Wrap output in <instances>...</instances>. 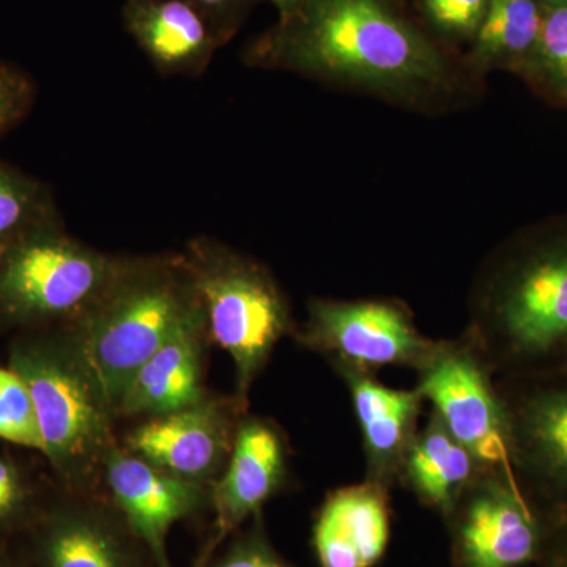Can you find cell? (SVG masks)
<instances>
[{"instance_id": "6da1fadb", "label": "cell", "mask_w": 567, "mask_h": 567, "mask_svg": "<svg viewBox=\"0 0 567 567\" xmlns=\"http://www.w3.org/2000/svg\"><path fill=\"white\" fill-rule=\"evenodd\" d=\"M254 62L416 111L451 106L466 87L383 0H306L254 51Z\"/></svg>"}, {"instance_id": "7a4b0ae2", "label": "cell", "mask_w": 567, "mask_h": 567, "mask_svg": "<svg viewBox=\"0 0 567 567\" xmlns=\"http://www.w3.org/2000/svg\"><path fill=\"white\" fill-rule=\"evenodd\" d=\"M464 334L496 377L567 365V216L491 254L468 300Z\"/></svg>"}, {"instance_id": "3957f363", "label": "cell", "mask_w": 567, "mask_h": 567, "mask_svg": "<svg viewBox=\"0 0 567 567\" xmlns=\"http://www.w3.org/2000/svg\"><path fill=\"white\" fill-rule=\"evenodd\" d=\"M199 306L188 265H132L89 311L78 317L69 346L117 412L142 364Z\"/></svg>"}, {"instance_id": "277c9868", "label": "cell", "mask_w": 567, "mask_h": 567, "mask_svg": "<svg viewBox=\"0 0 567 567\" xmlns=\"http://www.w3.org/2000/svg\"><path fill=\"white\" fill-rule=\"evenodd\" d=\"M188 265L205 323L233 357L245 398L282 336L292 333L289 303L264 265L216 245L197 244Z\"/></svg>"}, {"instance_id": "5b68a950", "label": "cell", "mask_w": 567, "mask_h": 567, "mask_svg": "<svg viewBox=\"0 0 567 567\" xmlns=\"http://www.w3.org/2000/svg\"><path fill=\"white\" fill-rule=\"evenodd\" d=\"M10 368L31 391L44 456L62 475L81 477L106 461L112 410L69 342H20L11 349Z\"/></svg>"}, {"instance_id": "8992f818", "label": "cell", "mask_w": 567, "mask_h": 567, "mask_svg": "<svg viewBox=\"0 0 567 567\" xmlns=\"http://www.w3.org/2000/svg\"><path fill=\"white\" fill-rule=\"evenodd\" d=\"M126 267L71 240L54 224L39 227L0 254V315L21 323L78 319Z\"/></svg>"}, {"instance_id": "52a82bcc", "label": "cell", "mask_w": 567, "mask_h": 567, "mask_svg": "<svg viewBox=\"0 0 567 567\" xmlns=\"http://www.w3.org/2000/svg\"><path fill=\"white\" fill-rule=\"evenodd\" d=\"M505 406L507 458L517 486L551 525L567 522V365L496 377Z\"/></svg>"}, {"instance_id": "ba28073f", "label": "cell", "mask_w": 567, "mask_h": 567, "mask_svg": "<svg viewBox=\"0 0 567 567\" xmlns=\"http://www.w3.org/2000/svg\"><path fill=\"white\" fill-rule=\"evenodd\" d=\"M298 341L323 354L334 371L377 375L385 368L417 372L434 358L440 339L417 328L409 306L394 298L309 301Z\"/></svg>"}, {"instance_id": "9c48e42d", "label": "cell", "mask_w": 567, "mask_h": 567, "mask_svg": "<svg viewBox=\"0 0 567 567\" xmlns=\"http://www.w3.org/2000/svg\"><path fill=\"white\" fill-rule=\"evenodd\" d=\"M453 567L536 565L548 525L509 466L484 468L445 518Z\"/></svg>"}, {"instance_id": "30bf717a", "label": "cell", "mask_w": 567, "mask_h": 567, "mask_svg": "<svg viewBox=\"0 0 567 567\" xmlns=\"http://www.w3.org/2000/svg\"><path fill=\"white\" fill-rule=\"evenodd\" d=\"M424 401L484 466H509L505 406L496 375L464 333L440 339L439 350L416 372Z\"/></svg>"}, {"instance_id": "8fae6325", "label": "cell", "mask_w": 567, "mask_h": 567, "mask_svg": "<svg viewBox=\"0 0 567 567\" xmlns=\"http://www.w3.org/2000/svg\"><path fill=\"white\" fill-rule=\"evenodd\" d=\"M104 466L107 486L125 524L147 548L156 567H173L167 555V536L177 522L204 506L203 483L175 476L145 458L118 450L107 454Z\"/></svg>"}, {"instance_id": "7c38bea8", "label": "cell", "mask_w": 567, "mask_h": 567, "mask_svg": "<svg viewBox=\"0 0 567 567\" xmlns=\"http://www.w3.org/2000/svg\"><path fill=\"white\" fill-rule=\"evenodd\" d=\"M287 466L279 429L260 417H245L235 431L226 473L213 488L215 533L196 567L207 566L227 537L249 517L260 516L265 503L286 484Z\"/></svg>"}, {"instance_id": "4fadbf2b", "label": "cell", "mask_w": 567, "mask_h": 567, "mask_svg": "<svg viewBox=\"0 0 567 567\" xmlns=\"http://www.w3.org/2000/svg\"><path fill=\"white\" fill-rule=\"evenodd\" d=\"M361 436H363L365 476L369 483L393 492L402 464L420 431L423 394L415 390H395L380 383L375 375L341 369Z\"/></svg>"}, {"instance_id": "5bb4252c", "label": "cell", "mask_w": 567, "mask_h": 567, "mask_svg": "<svg viewBox=\"0 0 567 567\" xmlns=\"http://www.w3.org/2000/svg\"><path fill=\"white\" fill-rule=\"evenodd\" d=\"M390 539L391 492L365 480L328 494L312 529L320 567H374Z\"/></svg>"}, {"instance_id": "9a60e30c", "label": "cell", "mask_w": 567, "mask_h": 567, "mask_svg": "<svg viewBox=\"0 0 567 567\" xmlns=\"http://www.w3.org/2000/svg\"><path fill=\"white\" fill-rule=\"evenodd\" d=\"M234 436L226 410L203 401L153 416L130 435L128 446L164 472L200 483L230 454Z\"/></svg>"}, {"instance_id": "2e32d148", "label": "cell", "mask_w": 567, "mask_h": 567, "mask_svg": "<svg viewBox=\"0 0 567 567\" xmlns=\"http://www.w3.org/2000/svg\"><path fill=\"white\" fill-rule=\"evenodd\" d=\"M207 328L203 308L142 364L123 394L117 412L162 416L204 401L203 341Z\"/></svg>"}, {"instance_id": "e0dca14e", "label": "cell", "mask_w": 567, "mask_h": 567, "mask_svg": "<svg viewBox=\"0 0 567 567\" xmlns=\"http://www.w3.org/2000/svg\"><path fill=\"white\" fill-rule=\"evenodd\" d=\"M126 31L163 73L199 74L224 37L188 0H128Z\"/></svg>"}, {"instance_id": "ac0fdd59", "label": "cell", "mask_w": 567, "mask_h": 567, "mask_svg": "<svg viewBox=\"0 0 567 567\" xmlns=\"http://www.w3.org/2000/svg\"><path fill=\"white\" fill-rule=\"evenodd\" d=\"M125 527L92 507L54 511L37 532L35 566L145 567L133 544L137 537Z\"/></svg>"}, {"instance_id": "d6986e66", "label": "cell", "mask_w": 567, "mask_h": 567, "mask_svg": "<svg viewBox=\"0 0 567 567\" xmlns=\"http://www.w3.org/2000/svg\"><path fill=\"white\" fill-rule=\"evenodd\" d=\"M484 468L488 466L481 464L432 410L409 447L399 484L445 520Z\"/></svg>"}, {"instance_id": "ffe728a7", "label": "cell", "mask_w": 567, "mask_h": 567, "mask_svg": "<svg viewBox=\"0 0 567 567\" xmlns=\"http://www.w3.org/2000/svg\"><path fill=\"white\" fill-rule=\"evenodd\" d=\"M544 18L535 0H488L477 28V66L522 65L535 51Z\"/></svg>"}, {"instance_id": "44dd1931", "label": "cell", "mask_w": 567, "mask_h": 567, "mask_svg": "<svg viewBox=\"0 0 567 567\" xmlns=\"http://www.w3.org/2000/svg\"><path fill=\"white\" fill-rule=\"evenodd\" d=\"M43 186L0 163V254L24 235L51 223Z\"/></svg>"}, {"instance_id": "7402d4cb", "label": "cell", "mask_w": 567, "mask_h": 567, "mask_svg": "<svg viewBox=\"0 0 567 567\" xmlns=\"http://www.w3.org/2000/svg\"><path fill=\"white\" fill-rule=\"evenodd\" d=\"M522 73L546 100L567 107V9H551Z\"/></svg>"}, {"instance_id": "603a6c76", "label": "cell", "mask_w": 567, "mask_h": 567, "mask_svg": "<svg viewBox=\"0 0 567 567\" xmlns=\"http://www.w3.org/2000/svg\"><path fill=\"white\" fill-rule=\"evenodd\" d=\"M0 439L44 454L31 391L10 365L0 368Z\"/></svg>"}, {"instance_id": "cb8c5ba5", "label": "cell", "mask_w": 567, "mask_h": 567, "mask_svg": "<svg viewBox=\"0 0 567 567\" xmlns=\"http://www.w3.org/2000/svg\"><path fill=\"white\" fill-rule=\"evenodd\" d=\"M205 567H295L278 554L265 533L260 516L251 528L235 536L233 543L218 558Z\"/></svg>"}, {"instance_id": "d4e9b609", "label": "cell", "mask_w": 567, "mask_h": 567, "mask_svg": "<svg viewBox=\"0 0 567 567\" xmlns=\"http://www.w3.org/2000/svg\"><path fill=\"white\" fill-rule=\"evenodd\" d=\"M488 0H425L432 20L451 32L468 33L477 31Z\"/></svg>"}, {"instance_id": "484cf974", "label": "cell", "mask_w": 567, "mask_h": 567, "mask_svg": "<svg viewBox=\"0 0 567 567\" xmlns=\"http://www.w3.org/2000/svg\"><path fill=\"white\" fill-rule=\"evenodd\" d=\"M32 100V89L25 78L9 66L0 65V134L14 125Z\"/></svg>"}, {"instance_id": "4316f807", "label": "cell", "mask_w": 567, "mask_h": 567, "mask_svg": "<svg viewBox=\"0 0 567 567\" xmlns=\"http://www.w3.org/2000/svg\"><path fill=\"white\" fill-rule=\"evenodd\" d=\"M28 494L17 465L0 457V527L13 524L24 514Z\"/></svg>"}, {"instance_id": "83f0119b", "label": "cell", "mask_w": 567, "mask_h": 567, "mask_svg": "<svg viewBox=\"0 0 567 567\" xmlns=\"http://www.w3.org/2000/svg\"><path fill=\"white\" fill-rule=\"evenodd\" d=\"M537 567H567V522L548 527Z\"/></svg>"}, {"instance_id": "f1b7e54d", "label": "cell", "mask_w": 567, "mask_h": 567, "mask_svg": "<svg viewBox=\"0 0 567 567\" xmlns=\"http://www.w3.org/2000/svg\"><path fill=\"white\" fill-rule=\"evenodd\" d=\"M197 7L208 20L216 25L223 37H226V29L235 10L240 6L241 0H188Z\"/></svg>"}, {"instance_id": "f546056e", "label": "cell", "mask_w": 567, "mask_h": 567, "mask_svg": "<svg viewBox=\"0 0 567 567\" xmlns=\"http://www.w3.org/2000/svg\"><path fill=\"white\" fill-rule=\"evenodd\" d=\"M271 2H275L276 6L279 7V10H281L282 17L287 18L300 9L306 0H271Z\"/></svg>"}, {"instance_id": "4dcf8cb0", "label": "cell", "mask_w": 567, "mask_h": 567, "mask_svg": "<svg viewBox=\"0 0 567 567\" xmlns=\"http://www.w3.org/2000/svg\"><path fill=\"white\" fill-rule=\"evenodd\" d=\"M0 567H22L17 559L10 557L7 551L0 550Z\"/></svg>"}, {"instance_id": "1f68e13d", "label": "cell", "mask_w": 567, "mask_h": 567, "mask_svg": "<svg viewBox=\"0 0 567 567\" xmlns=\"http://www.w3.org/2000/svg\"><path fill=\"white\" fill-rule=\"evenodd\" d=\"M551 9H567V0H546Z\"/></svg>"}]
</instances>
